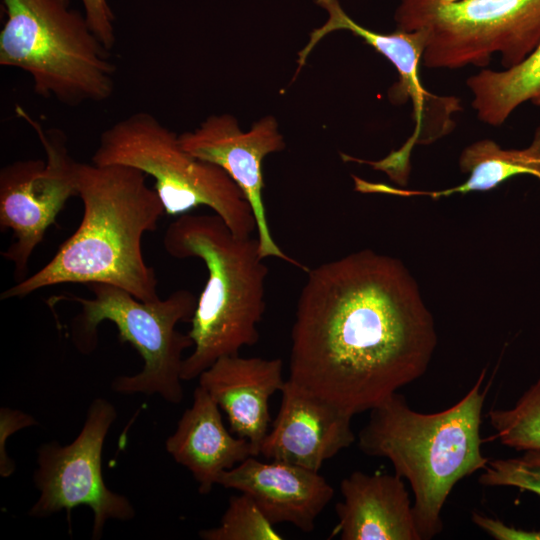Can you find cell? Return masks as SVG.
I'll return each mask as SVG.
<instances>
[{"mask_svg": "<svg viewBox=\"0 0 540 540\" xmlns=\"http://www.w3.org/2000/svg\"><path fill=\"white\" fill-rule=\"evenodd\" d=\"M306 273L288 380L354 416L426 372L434 320L400 260L365 249Z\"/></svg>", "mask_w": 540, "mask_h": 540, "instance_id": "cell-1", "label": "cell"}, {"mask_svg": "<svg viewBox=\"0 0 540 540\" xmlns=\"http://www.w3.org/2000/svg\"><path fill=\"white\" fill-rule=\"evenodd\" d=\"M76 179L83 203L78 228L45 266L9 287L1 299L63 283H105L141 301L158 299L157 277L144 260L142 238L157 229L165 210L146 175L124 165L77 161Z\"/></svg>", "mask_w": 540, "mask_h": 540, "instance_id": "cell-2", "label": "cell"}, {"mask_svg": "<svg viewBox=\"0 0 540 540\" xmlns=\"http://www.w3.org/2000/svg\"><path fill=\"white\" fill-rule=\"evenodd\" d=\"M484 378L485 370L462 399L436 413L413 410L396 392L370 410L358 435L364 454L390 460L395 474L409 482L422 540L442 531V509L454 486L490 461L481 451Z\"/></svg>", "mask_w": 540, "mask_h": 540, "instance_id": "cell-3", "label": "cell"}, {"mask_svg": "<svg viewBox=\"0 0 540 540\" xmlns=\"http://www.w3.org/2000/svg\"><path fill=\"white\" fill-rule=\"evenodd\" d=\"M163 246L174 258L202 260L208 271L188 332L194 349L181 368V379L188 381L220 357L259 341L269 270L258 238L235 235L215 213L178 216L166 229Z\"/></svg>", "mask_w": 540, "mask_h": 540, "instance_id": "cell-4", "label": "cell"}, {"mask_svg": "<svg viewBox=\"0 0 540 540\" xmlns=\"http://www.w3.org/2000/svg\"><path fill=\"white\" fill-rule=\"evenodd\" d=\"M0 64L28 73L37 95L77 106L108 100L116 67L69 0H2Z\"/></svg>", "mask_w": 540, "mask_h": 540, "instance_id": "cell-5", "label": "cell"}, {"mask_svg": "<svg viewBox=\"0 0 540 540\" xmlns=\"http://www.w3.org/2000/svg\"><path fill=\"white\" fill-rule=\"evenodd\" d=\"M91 162L124 165L151 176L169 216L208 207L235 235L257 232L251 206L229 175L184 150L179 135L149 112H135L105 129Z\"/></svg>", "mask_w": 540, "mask_h": 540, "instance_id": "cell-6", "label": "cell"}, {"mask_svg": "<svg viewBox=\"0 0 540 540\" xmlns=\"http://www.w3.org/2000/svg\"><path fill=\"white\" fill-rule=\"evenodd\" d=\"M88 287L93 293L92 298L58 297L81 306L73 326L74 341L80 351H92L97 344L98 325L105 320L111 321L118 329L120 341L130 343L144 360L139 373L116 377L112 389L123 394H159L170 403L182 402L183 353L194 343L188 333L176 330V325L191 321L197 305L196 296L181 289L166 299L141 301L114 285L92 283Z\"/></svg>", "mask_w": 540, "mask_h": 540, "instance_id": "cell-7", "label": "cell"}, {"mask_svg": "<svg viewBox=\"0 0 540 540\" xmlns=\"http://www.w3.org/2000/svg\"><path fill=\"white\" fill-rule=\"evenodd\" d=\"M394 21L422 33L429 69H484L495 53L509 69L540 44V0H400Z\"/></svg>", "mask_w": 540, "mask_h": 540, "instance_id": "cell-8", "label": "cell"}, {"mask_svg": "<svg viewBox=\"0 0 540 540\" xmlns=\"http://www.w3.org/2000/svg\"><path fill=\"white\" fill-rule=\"evenodd\" d=\"M17 115L37 134L46 160H19L0 171V227L10 229L14 241L2 252L23 278L29 259L47 229L73 196H78L76 164L66 136L58 129H45L21 106Z\"/></svg>", "mask_w": 540, "mask_h": 540, "instance_id": "cell-9", "label": "cell"}, {"mask_svg": "<svg viewBox=\"0 0 540 540\" xmlns=\"http://www.w3.org/2000/svg\"><path fill=\"white\" fill-rule=\"evenodd\" d=\"M116 408L104 398L92 401L78 436L68 445L43 444L37 452L34 483L40 496L29 511L46 517L85 505L93 512L92 538L100 539L107 520H131L135 509L123 495L111 491L102 475V450Z\"/></svg>", "mask_w": 540, "mask_h": 540, "instance_id": "cell-10", "label": "cell"}, {"mask_svg": "<svg viewBox=\"0 0 540 540\" xmlns=\"http://www.w3.org/2000/svg\"><path fill=\"white\" fill-rule=\"evenodd\" d=\"M320 7L327 12V20L314 33L323 39L335 31H349L383 55L396 69L398 82L388 91L392 103L411 102L415 129L405 144L382 160L366 161L377 170L384 171L395 183L405 186L410 173V154L415 145H428L445 137L455 128L452 115L461 111L460 99L455 96L436 95L427 91L419 79V64L424 50L420 31L395 30L385 34L372 31L352 19L339 0H321Z\"/></svg>", "mask_w": 540, "mask_h": 540, "instance_id": "cell-11", "label": "cell"}, {"mask_svg": "<svg viewBox=\"0 0 540 540\" xmlns=\"http://www.w3.org/2000/svg\"><path fill=\"white\" fill-rule=\"evenodd\" d=\"M179 140L184 150L222 168L240 188L256 219L261 257L278 258L306 272L307 267L275 242L266 216L263 160L285 148L276 119L265 116L244 132L234 116L211 115L199 127L180 134Z\"/></svg>", "mask_w": 540, "mask_h": 540, "instance_id": "cell-12", "label": "cell"}, {"mask_svg": "<svg viewBox=\"0 0 540 540\" xmlns=\"http://www.w3.org/2000/svg\"><path fill=\"white\" fill-rule=\"evenodd\" d=\"M281 393L279 412L259 456L319 472L326 460L355 441L352 415L288 379Z\"/></svg>", "mask_w": 540, "mask_h": 540, "instance_id": "cell-13", "label": "cell"}, {"mask_svg": "<svg viewBox=\"0 0 540 540\" xmlns=\"http://www.w3.org/2000/svg\"><path fill=\"white\" fill-rule=\"evenodd\" d=\"M217 485L248 494L272 524L290 523L311 532L315 520L334 496L321 476L301 466L251 456L224 471Z\"/></svg>", "mask_w": 540, "mask_h": 540, "instance_id": "cell-14", "label": "cell"}, {"mask_svg": "<svg viewBox=\"0 0 540 540\" xmlns=\"http://www.w3.org/2000/svg\"><path fill=\"white\" fill-rule=\"evenodd\" d=\"M280 358L223 356L199 375V385L222 409L230 431L248 440L259 456L269 431V400L285 381Z\"/></svg>", "mask_w": 540, "mask_h": 540, "instance_id": "cell-15", "label": "cell"}, {"mask_svg": "<svg viewBox=\"0 0 540 540\" xmlns=\"http://www.w3.org/2000/svg\"><path fill=\"white\" fill-rule=\"evenodd\" d=\"M343 500L330 536L341 540H422L413 504L397 474L354 471L342 479Z\"/></svg>", "mask_w": 540, "mask_h": 540, "instance_id": "cell-16", "label": "cell"}, {"mask_svg": "<svg viewBox=\"0 0 540 540\" xmlns=\"http://www.w3.org/2000/svg\"><path fill=\"white\" fill-rule=\"evenodd\" d=\"M165 447L192 473L202 495L211 492L224 471L257 456L248 440L227 430L218 404L200 385L194 390L192 406L182 414Z\"/></svg>", "mask_w": 540, "mask_h": 540, "instance_id": "cell-17", "label": "cell"}, {"mask_svg": "<svg viewBox=\"0 0 540 540\" xmlns=\"http://www.w3.org/2000/svg\"><path fill=\"white\" fill-rule=\"evenodd\" d=\"M459 167L462 173L468 174V178L451 188L421 191L372 184L371 190L402 197L427 196L436 200L453 194L490 191L517 175H531L540 180V125L531 144L523 149H505L491 139L473 142L462 150Z\"/></svg>", "mask_w": 540, "mask_h": 540, "instance_id": "cell-18", "label": "cell"}, {"mask_svg": "<svg viewBox=\"0 0 540 540\" xmlns=\"http://www.w3.org/2000/svg\"><path fill=\"white\" fill-rule=\"evenodd\" d=\"M466 86L477 118L493 127L504 124L525 102L540 106V44L518 65L501 71L481 69Z\"/></svg>", "mask_w": 540, "mask_h": 540, "instance_id": "cell-19", "label": "cell"}, {"mask_svg": "<svg viewBox=\"0 0 540 540\" xmlns=\"http://www.w3.org/2000/svg\"><path fill=\"white\" fill-rule=\"evenodd\" d=\"M495 438L516 450H540V377L510 409H491Z\"/></svg>", "mask_w": 540, "mask_h": 540, "instance_id": "cell-20", "label": "cell"}, {"mask_svg": "<svg viewBox=\"0 0 540 540\" xmlns=\"http://www.w3.org/2000/svg\"><path fill=\"white\" fill-rule=\"evenodd\" d=\"M203 540H282L256 502L246 493L229 499L219 525L199 532Z\"/></svg>", "mask_w": 540, "mask_h": 540, "instance_id": "cell-21", "label": "cell"}, {"mask_svg": "<svg viewBox=\"0 0 540 540\" xmlns=\"http://www.w3.org/2000/svg\"><path fill=\"white\" fill-rule=\"evenodd\" d=\"M478 482L484 486L514 487L540 496V450L522 456L489 461Z\"/></svg>", "mask_w": 540, "mask_h": 540, "instance_id": "cell-22", "label": "cell"}, {"mask_svg": "<svg viewBox=\"0 0 540 540\" xmlns=\"http://www.w3.org/2000/svg\"><path fill=\"white\" fill-rule=\"evenodd\" d=\"M87 21L102 44L110 50L116 42L115 15L107 0H81Z\"/></svg>", "mask_w": 540, "mask_h": 540, "instance_id": "cell-23", "label": "cell"}, {"mask_svg": "<svg viewBox=\"0 0 540 540\" xmlns=\"http://www.w3.org/2000/svg\"><path fill=\"white\" fill-rule=\"evenodd\" d=\"M472 521L488 535L497 540H540V530L528 531L508 526L499 519L472 513Z\"/></svg>", "mask_w": 540, "mask_h": 540, "instance_id": "cell-24", "label": "cell"}]
</instances>
